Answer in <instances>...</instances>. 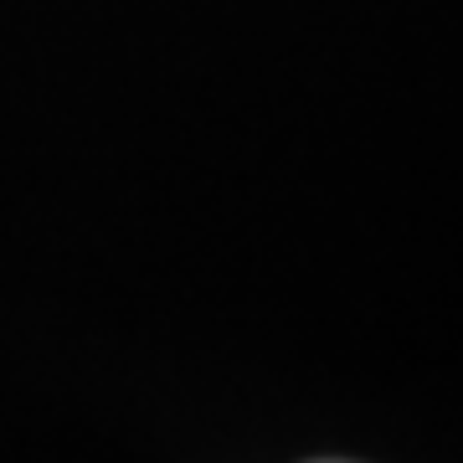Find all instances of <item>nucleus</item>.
Returning <instances> with one entry per match:
<instances>
[{
    "label": "nucleus",
    "instance_id": "obj_1",
    "mask_svg": "<svg viewBox=\"0 0 463 463\" xmlns=\"http://www.w3.org/2000/svg\"><path fill=\"white\" fill-rule=\"evenodd\" d=\"M319 463H340V458H319Z\"/></svg>",
    "mask_w": 463,
    "mask_h": 463
}]
</instances>
